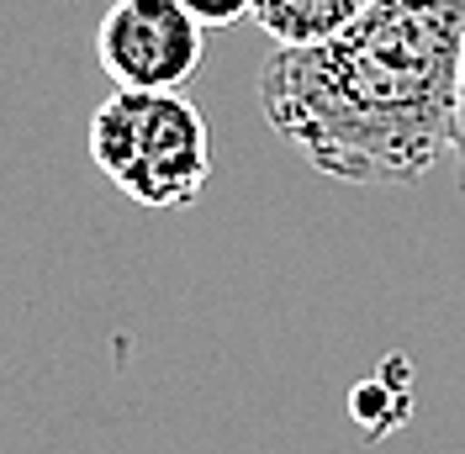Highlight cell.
I'll list each match as a JSON object with an SVG mask.
<instances>
[{"instance_id":"6da1fadb","label":"cell","mask_w":465,"mask_h":454,"mask_svg":"<svg viewBox=\"0 0 465 454\" xmlns=\"http://www.w3.org/2000/svg\"><path fill=\"white\" fill-rule=\"evenodd\" d=\"M465 0H371L344 32L260 69L270 127L328 180L412 185L450 153Z\"/></svg>"},{"instance_id":"7a4b0ae2","label":"cell","mask_w":465,"mask_h":454,"mask_svg":"<svg viewBox=\"0 0 465 454\" xmlns=\"http://www.w3.org/2000/svg\"><path fill=\"white\" fill-rule=\"evenodd\" d=\"M90 159L138 206H191L212 180V127L185 90L116 85L90 116Z\"/></svg>"},{"instance_id":"3957f363","label":"cell","mask_w":465,"mask_h":454,"mask_svg":"<svg viewBox=\"0 0 465 454\" xmlns=\"http://www.w3.org/2000/svg\"><path fill=\"white\" fill-rule=\"evenodd\" d=\"M206 27L180 0H112L95 58L127 90H185L202 64Z\"/></svg>"},{"instance_id":"277c9868","label":"cell","mask_w":465,"mask_h":454,"mask_svg":"<svg viewBox=\"0 0 465 454\" xmlns=\"http://www.w3.org/2000/svg\"><path fill=\"white\" fill-rule=\"evenodd\" d=\"M371 0H254V22H260L281 48H307L333 32H344Z\"/></svg>"},{"instance_id":"5b68a950","label":"cell","mask_w":465,"mask_h":454,"mask_svg":"<svg viewBox=\"0 0 465 454\" xmlns=\"http://www.w3.org/2000/svg\"><path fill=\"white\" fill-rule=\"evenodd\" d=\"M180 5H185L206 32H228V27H238L243 16H254V0H180Z\"/></svg>"},{"instance_id":"8992f818","label":"cell","mask_w":465,"mask_h":454,"mask_svg":"<svg viewBox=\"0 0 465 454\" xmlns=\"http://www.w3.org/2000/svg\"><path fill=\"white\" fill-rule=\"evenodd\" d=\"M450 153H455V185L465 196V58H460V90H455V138H450Z\"/></svg>"}]
</instances>
